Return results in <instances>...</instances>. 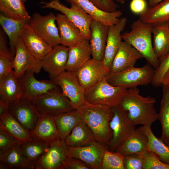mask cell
Returning a JSON list of instances; mask_svg holds the SVG:
<instances>
[{
  "instance_id": "cell-45",
  "label": "cell",
  "mask_w": 169,
  "mask_h": 169,
  "mask_svg": "<svg viewBox=\"0 0 169 169\" xmlns=\"http://www.w3.org/2000/svg\"><path fill=\"white\" fill-rule=\"evenodd\" d=\"M96 7L103 11L112 12L116 11L119 6L112 0H89Z\"/></svg>"
},
{
  "instance_id": "cell-50",
  "label": "cell",
  "mask_w": 169,
  "mask_h": 169,
  "mask_svg": "<svg viewBox=\"0 0 169 169\" xmlns=\"http://www.w3.org/2000/svg\"><path fill=\"white\" fill-rule=\"evenodd\" d=\"M164 0H148L149 7H152Z\"/></svg>"
},
{
  "instance_id": "cell-13",
  "label": "cell",
  "mask_w": 169,
  "mask_h": 169,
  "mask_svg": "<svg viewBox=\"0 0 169 169\" xmlns=\"http://www.w3.org/2000/svg\"><path fill=\"white\" fill-rule=\"evenodd\" d=\"M68 146L59 137L49 143L48 151L34 162V169H64Z\"/></svg>"
},
{
  "instance_id": "cell-18",
  "label": "cell",
  "mask_w": 169,
  "mask_h": 169,
  "mask_svg": "<svg viewBox=\"0 0 169 169\" xmlns=\"http://www.w3.org/2000/svg\"><path fill=\"white\" fill-rule=\"evenodd\" d=\"M127 19L120 18L116 24L109 26L106 46L103 62L109 70L122 41V32L125 29ZM110 71V70H109Z\"/></svg>"
},
{
  "instance_id": "cell-48",
  "label": "cell",
  "mask_w": 169,
  "mask_h": 169,
  "mask_svg": "<svg viewBox=\"0 0 169 169\" xmlns=\"http://www.w3.org/2000/svg\"><path fill=\"white\" fill-rule=\"evenodd\" d=\"M9 105L7 103L0 101V118L9 113Z\"/></svg>"
},
{
  "instance_id": "cell-35",
  "label": "cell",
  "mask_w": 169,
  "mask_h": 169,
  "mask_svg": "<svg viewBox=\"0 0 169 169\" xmlns=\"http://www.w3.org/2000/svg\"><path fill=\"white\" fill-rule=\"evenodd\" d=\"M0 11L13 19L29 21L31 18L22 0H0Z\"/></svg>"
},
{
  "instance_id": "cell-36",
  "label": "cell",
  "mask_w": 169,
  "mask_h": 169,
  "mask_svg": "<svg viewBox=\"0 0 169 169\" xmlns=\"http://www.w3.org/2000/svg\"><path fill=\"white\" fill-rule=\"evenodd\" d=\"M162 95L161 100L158 120L161 122V134L160 138L169 146V84H162Z\"/></svg>"
},
{
  "instance_id": "cell-26",
  "label": "cell",
  "mask_w": 169,
  "mask_h": 169,
  "mask_svg": "<svg viewBox=\"0 0 169 169\" xmlns=\"http://www.w3.org/2000/svg\"><path fill=\"white\" fill-rule=\"evenodd\" d=\"M148 143L146 136L138 128L132 132L115 151L124 156L142 153L148 150Z\"/></svg>"
},
{
  "instance_id": "cell-47",
  "label": "cell",
  "mask_w": 169,
  "mask_h": 169,
  "mask_svg": "<svg viewBox=\"0 0 169 169\" xmlns=\"http://www.w3.org/2000/svg\"><path fill=\"white\" fill-rule=\"evenodd\" d=\"M130 8L132 13L139 15L145 12L148 7L146 0H132Z\"/></svg>"
},
{
  "instance_id": "cell-28",
  "label": "cell",
  "mask_w": 169,
  "mask_h": 169,
  "mask_svg": "<svg viewBox=\"0 0 169 169\" xmlns=\"http://www.w3.org/2000/svg\"><path fill=\"white\" fill-rule=\"evenodd\" d=\"M81 8L90 15L94 20L100 21L108 26L117 23L122 15L119 10L112 12L103 11L96 7L89 0H75Z\"/></svg>"
},
{
  "instance_id": "cell-19",
  "label": "cell",
  "mask_w": 169,
  "mask_h": 169,
  "mask_svg": "<svg viewBox=\"0 0 169 169\" xmlns=\"http://www.w3.org/2000/svg\"><path fill=\"white\" fill-rule=\"evenodd\" d=\"M109 26L95 20L90 24V44L92 58L102 61L104 56Z\"/></svg>"
},
{
  "instance_id": "cell-37",
  "label": "cell",
  "mask_w": 169,
  "mask_h": 169,
  "mask_svg": "<svg viewBox=\"0 0 169 169\" xmlns=\"http://www.w3.org/2000/svg\"><path fill=\"white\" fill-rule=\"evenodd\" d=\"M139 128L148 138V150L155 153L161 161L169 164V146L161 138H158L154 135L151 127L142 125Z\"/></svg>"
},
{
  "instance_id": "cell-41",
  "label": "cell",
  "mask_w": 169,
  "mask_h": 169,
  "mask_svg": "<svg viewBox=\"0 0 169 169\" xmlns=\"http://www.w3.org/2000/svg\"><path fill=\"white\" fill-rule=\"evenodd\" d=\"M159 60V66L155 69L154 75L151 83L153 87L156 88L161 86L163 77L169 68V53Z\"/></svg>"
},
{
  "instance_id": "cell-21",
  "label": "cell",
  "mask_w": 169,
  "mask_h": 169,
  "mask_svg": "<svg viewBox=\"0 0 169 169\" xmlns=\"http://www.w3.org/2000/svg\"><path fill=\"white\" fill-rule=\"evenodd\" d=\"M143 58L136 49L127 42L121 43L110 69V72H116L134 66L137 61Z\"/></svg>"
},
{
  "instance_id": "cell-43",
  "label": "cell",
  "mask_w": 169,
  "mask_h": 169,
  "mask_svg": "<svg viewBox=\"0 0 169 169\" xmlns=\"http://www.w3.org/2000/svg\"><path fill=\"white\" fill-rule=\"evenodd\" d=\"M13 59L10 51H0V78L12 70Z\"/></svg>"
},
{
  "instance_id": "cell-49",
  "label": "cell",
  "mask_w": 169,
  "mask_h": 169,
  "mask_svg": "<svg viewBox=\"0 0 169 169\" xmlns=\"http://www.w3.org/2000/svg\"><path fill=\"white\" fill-rule=\"evenodd\" d=\"M162 84H169V68L163 77L162 82Z\"/></svg>"
},
{
  "instance_id": "cell-31",
  "label": "cell",
  "mask_w": 169,
  "mask_h": 169,
  "mask_svg": "<svg viewBox=\"0 0 169 169\" xmlns=\"http://www.w3.org/2000/svg\"><path fill=\"white\" fill-rule=\"evenodd\" d=\"M153 47L160 59L169 53V26L168 22L153 25Z\"/></svg>"
},
{
  "instance_id": "cell-2",
  "label": "cell",
  "mask_w": 169,
  "mask_h": 169,
  "mask_svg": "<svg viewBox=\"0 0 169 169\" xmlns=\"http://www.w3.org/2000/svg\"><path fill=\"white\" fill-rule=\"evenodd\" d=\"M76 109L82 120L92 130L95 140L108 146L112 137L109 125L112 116L111 107L85 101Z\"/></svg>"
},
{
  "instance_id": "cell-14",
  "label": "cell",
  "mask_w": 169,
  "mask_h": 169,
  "mask_svg": "<svg viewBox=\"0 0 169 169\" xmlns=\"http://www.w3.org/2000/svg\"><path fill=\"white\" fill-rule=\"evenodd\" d=\"M82 87L86 90L106 77L110 72L103 61L90 59L74 72Z\"/></svg>"
},
{
  "instance_id": "cell-23",
  "label": "cell",
  "mask_w": 169,
  "mask_h": 169,
  "mask_svg": "<svg viewBox=\"0 0 169 169\" xmlns=\"http://www.w3.org/2000/svg\"><path fill=\"white\" fill-rule=\"evenodd\" d=\"M20 144L3 151H0V169H34V164L28 161L21 151Z\"/></svg>"
},
{
  "instance_id": "cell-12",
  "label": "cell",
  "mask_w": 169,
  "mask_h": 169,
  "mask_svg": "<svg viewBox=\"0 0 169 169\" xmlns=\"http://www.w3.org/2000/svg\"><path fill=\"white\" fill-rule=\"evenodd\" d=\"M108 146L96 141L86 146L68 147L67 156L78 158L90 169H101L103 155Z\"/></svg>"
},
{
  "instance_id": "cell-10",
  "label": "cell",
  "mask_w": 169,
  "mask_h": 169,
  "mask_svg": "<svg viewBox=\"0 0 169 169\" xmlns=\"http://www.w3.org/2000/svg\"><path fill=\"white\" fill-rule=\"evenodd\" d=\"M34 73L31 71L27 70L18 79L21 98L31 102L45 93L58 89L59 86L53 80H38Z\"/></svg>"
},
{
  "instance_id": "cell-6",
  "label": "cell",
  "mask_w": 169,
  "mask_h": 169,
  "mask_svg": "<svg viewBox=\"0 0 169 169\" xmlns=\"http://www.w3.org/2000/svg\"><path fill=\"white\" fill-rule=\"evenodd\" d=\"M31 103L40 115L54 118L75 109L69 99L58 89L42 95Z\"/></svg>"
},
{
  "instance_id": "cell-8",
  "label": "cell",
  "mask_w": 169,
  "mask_h": 169,
  "mask_svg": "<svg viewBox=\"0 0 169 169\" xmlns=\"http://www.w3.org/2000/svg\"><path fill=\"white\" fill-rule=\"evenodd\" d=\"M111 119L109 122L112 137L108 146V150L115 151L136 129L127 112L120 105L111 107Z\"/></svg>"
},
{
  "instance_id": "cell-1",
  "label": "cell",
  "mask_w": 169,
  "mask_h": 169,
  "mask_svg": "<svg viewBox=\"0 0 169 169\" xmlns=\"http://www.w3.org/2000/svg\"><path fill=\"white\" fill-rule=\"evenodd\" d=\"M156 102L154 97L141 96L139 89L136 87L127 89L120 105L134 125L151 127L158 120V113L154 107Z\"/></svg>"
},
{
  "instance_id": "cell-22",
  "label": "cell",
  "mask_w": 169,
  "mask_h": 169,
  "mask_svg": "<svg viewBox=\"0 0 169 169\" xmlns=\"http://www.w3.org/2000/svg\"><path fill=\"white\" fill-rule=\"evenodd\" d=\"M56 21L62 45L69 47L78 44L86 38L79 28L62 13L56 14Z\"/></svg>"
},
{
  "instance_id": "cell-27",
  "label": "cell",
  "mask_w": 169,
  "mask_h": 169,
  "mask_svg": "<svg viewBox=\"0 0 169 169\" xmlns=\"http://www.w3.org/2000/svg\"><path fill=\"white\" fill-rule=\"evenodd\" d=\"M31 135L33 138L49 144L59 137L54 118L41 116Z\"/></svg>"
},
{
  "instance_id": "cell-34",
  "label": "cell",
  "mask_w": 169,
  "mask_h": 169,
  "mask_svg": "<svg viewBox=\"0 0 169 169\" xmlns=\"http://www.w3.org/2000/svg\"><path fill=\"white\" fill-rule=\"evenodd\" d=\"M0 129L9 133L20 144L33 138L31 134L24 128L9 113L0 118Z\"/></svg>"
},
{
  "instance_id": "cell-30",
  "label": "cell",
  "mask_w": 169,
  "mask_h": 169,
  "mask_svg": "<svg viewBox=\"0 0 169 169\" xmlns=\"http://www.w3.org/2000/svg\"><path fill=\"white\" fill-rule=\"evenodd\" d=\"M28 23V21L8 18L2 13L0 14V25L8 38L10 52L13 58L15 54L16 44L20 37L21 31L23 27Z\"/></svg>"
},
{
  "instance_id": "cell-15",
  "label": "cell",
  "mask_w": 169,
  "mask_h": 169,
  "mask_svg": "<svg viewBox=\"0 0 169 169\" xmlns=\"http://www.w3.org/2000/svg\"><path fill=\"white\" fill-rule=\"evenodd\" d=\"M9 105V113L31 134L41 116L31 102L21 98Z\"/></svg>"
},
{
  "instance_id": "cell-40",
  "label": "cell",
  "mask_w": 169,
  "mask_h": 169,
  "mask_svg": "<svg viewBox=\"0 0 169 169\" xmlns=\"http://www.w3.org/2000/svg\"><path fill=\"white\" fill-rule=\"evenodd\" d=\"M141 154L144 160L143 169H169V164L161 161L155 153L147 150Z\"/></svg>"
},
{
  "instance_id": "cell-33",
  "label": "cell",
  "mask_w": 169,
  "mask_h": 169,
  "mask_svg": "<svg viewBox=\"0 0 169 169\" xmlns=\"http://www.w3.org/2000/svg\"><path fill=\"white\" fill-rule=\"evenodd\" d=\"M54 118L59 136L64 140L74 128L82 120L80 114L76 109L62 114Z\"/></svg>"
},
{
  "instance_id": "cell-16",
  "label": "cell",
  "mask_w": 169,
  "mask_h": 169,
  "mask_svg": "<svg viewBox=\"0 0 169 169\" xmlns=\"http://www.w3.org/2000/svg\"><path fill=\"white\" fill-rule=\"evenodd\" d=\"M13 69L14 74L18 79L27 70L38 73L42 69L41 61L30 53L20 37L16 45L15 54L13 59Z\"/></svg>"
},
{
  "instance_id": "cell-5",
  "label": "cell",
  "mask_w": 169,
  "mask_h": 169,
  "mask_svg": "<svg viewBox=\"0 0 169 169\" xmlns=\"http://www.w3.org/2000/svg\"><path fill=\"white\" fill-rule=\"evenodd\" d=\"M127 89L109 84L106 77L85 90V101L92 104L112 107L120 104Z\"/></svg>"
},
{
  "instance_id": "cell-24",
  "label": "cell",
  "mask_w": 169,
  "mask_h": 169,
  "mask_svg": "<svg viewBox=\"0 0 169 169\" xmlns=\"http://www.w3.org/2000/svg\"><path fill=\"white\" fill-rule=\"evenodd\" d=\"M21 97L18 79L12 70L0 78V101L9 105L18 100Z\"/></svg>"
},
{
  "instance_id": "cell-3",
  "label": "cell",
  "mask_w": 169,
  "mask_h": 169,
  "mask_svg": "<svg viewBox=\"0 0 169 169\" xmlns=\"http://www.w3.org/2000/svg\"><path fill=\"white\" fill-rule=\"evenodd\" d=\"M153 25L140 19L134 21L131 30L122 34V39L128 43L142 55L147 63L155 69L158 67L159 60L154 52L152 35Z\"/></svg>"
},
{
  "instance_id": "cell-29",
  "label": "cell",
  "mask_w": 169,
  "mask_h": 169,
  "mask_svg": "<svg viewBox=\"0 0 169 169\" xmlns=\"http://www.w3.org/2000/svg\"><path fill=\"white\" fill-rule=\"evenodd\" d=\"M95 140L88 125L83 120L79 122L65 139L68 147H79L89 145Z\"/></svg>"
},
{
  "instance_id": "cell-44",
  "label": "cell",
  "mask_w": 169,
  "mask_h": 169,
  "mask_svg": "<svg viewBox=\"0 0 169 169\" xmlns=\"http://www.w3.org/2000/svg\"><path fill=\"white\" fill-rule=\"evenodd\" d=\"M20 144L19 142L7 131L0 129V151H3Z\"/></svg>"
},
{
  "instance_id": "cell-17",
  "label": "cell",
  "mask_w": 169,
  "mask_h": 169,
  "mask_svg": "<svg viewBox=\"0 0 169 169\" xmlns=\"http://www.w3.org/2000/svg\"><path fill=\"white\" fill-rule=\"evenodd\" d=\"M69 48L63 45L53 48L41 61L42 69L53 80L66 71Z\"/></svg>"
},
{
  "instance_id": "cell-20",
  "label": "cell",
  "mask_w": 169,
  "mask_h": 169,
  "mask_svg": "<svg viewBox=\"0 0 169 169\" xmlns=\"http://www.w3.org/2000/svg\"><path fill=\"white\" fill-rule=\"evenodd\" d=\"M28 23L22 29L20 37L30 53L41 61L53 47L39 36Z\"/></svg>"
},
{
  "instance_id": "cell-39",
  "label": "cell",
  "mask_w": 169,
  "mask_h": 169,
  "mask_svg": "<svg viewBox=\"0 0 169 169\" xmlns=\"http://www.w3.org/2000/svg\"><path fill=\"white\" fill-rule=\"evenodd\" d=\"M124 160L121 153L107 150L103 155L101 169H125Z\"/></svg>"
},
{
  "instance_id": "cell-9",
  "label": "cell",
  "mask_w": 169,
  "mask_h": 169,
  "mask_svg": "<svg viewBox=\"0 0 169 169\" xmlns=\"http://www.w3.org/2000/svg\"><path fill=\"white\" fill-rule=\"evenodd\" d=\"M55 21L56 16L53 13L45 16L35 13L31 17L28 24L39 36L54 47L61 44L59 32Z\"/></svg>"
},
{
  "instance_id": "cell-46",
  "label": "cell",
  "mask_w": 169,
  "mask_h": 169,
  "mask_svg": "<svg viewBox=\"0 0 169 169\" xmlns=\"http://www.w3.org/2000/svg\"><path fill=\"white\" fill-rule=\"evenodd\" d=\"M63 165L64 169H90L83 161L74 157L67 156Z\"/></svg>"
},
{
  "instance_id": "cell-53",
  "label": "cell",
  "mask_w": 169,
  "mask_h": 169,
  "mask_svg": "<svg viewBox=\"0 0 169 169\" xmlns=\"http://www.w3.org/2000/svg\"><path fill=\"white\" fill-rule=\"evenodd\" d=\"M168 24H169V21H168Z\"/></svg>"
},
{
  "instance_id": "cell-11",
  "label": "cell",
  "mask_w": 169,
  "mask_h": 169,
  "mask_svg": "<svg viewBox=\"0 0 169 169\" xmlns=\"http://www.w3.org/2000/svg\"><path fill=\"white\" fill-rule=\"evenodd\" d=\"M53 80L60 87L75 109L85 102L86 90L80 84L74 72L66 70Z\"/></svg>"
},
{
  "instance_id": "cell-52",
  "label": "cell",
  "mask_w": 169,
  "mask_h": 169,
  "mask_svg": "<svg viewBox=\"0 0 169 169\" xmlns=\"http://www.w3.org/2000/svg\"><path fill=\"white\" fill-rule=\"evenodd\" d=\"M27 0H22V1L23 3H24Z\"/></svg>"
},
{
  "instance_id": "cell-51",
  "label": "cell",
  "mask_w": 169,
  "mask_h": 169,
  "mask_svg": "<svg viewBox=\"0 0 169 169\" xmlns=\"http://www.w3.org/2000/svg\"><path fill=\"white\" fill-rule=\"evenodd\" d=\"M114 2H116L121 3H124L126 0H112Z\"/></svg>"
},
{
  "instance_id": "cell-42",
  "label": "cell",
  "mask_w": 169,
  "mask_h": 169,
  "mask_svg": "<svg viewBox=\"0 0 169 169\" xmlns=\"http://www.w3.org/2000/svg\"><path fill=\"white\" fill-rule=\"evenodd\" d=\"M124 161L125 169H143L144 160L141 154L124 156Z\"/></svg>"
},
{
  "instance_id": "cell-38",
  "label": "cell",
  "mask_w": 169,
  "mask_h": 169,
  "mask_svg": "<svg viewBox=\"0 0 169 169\" xmlns=\"http://www.w3.org/2000/svg\"><path fill=\"white\" fill-rule=\"evenodd\" d=\"M49 144L33 138L20 144L22 152L25 158L33 163L49 149Z\"/></svg>"
},
{
  "instance_id": "cell-4",
  "label": "cell",
  "mask_w": 169,
  "mask_h": 169,
  "mask_svg": "<svg viewBox=\"0 0 169 169\" xmlns=\"http://www.w3.org/2000/svg\"><path fill=\"white\" fill-rule=\"evenodd\" d=\"M154 72V69L147 63L141 67L134 66L118 72H109L106 79L113 86H123L128 89L147 85L151 83Z\"/></svg>"
},
{
  "instance_id": "cell-25",
  "label": "cell",
  "mask_w": 169,
  "mask_h": 169,
  "mask_svg": "<svg viewBox=\"0 0 169 169\" xmlns=\"http://www.w3.org/2000/svg\"><path fill=\"white\" fill-rule=\"evenodd\" d=\"M69 48L66 70L75 72L90 59L91 52L89 39L85 38L78 44Z\"/></svg>"
},
{
  "instance_id": "cell-7",
  "label": "cell",
  "mask_w": 169,
  "mask_h": 169,
  "mask_svg": "<svg viewBox=\"0 0 169 169\" xmlns=\"http://www.w3.org/2000/svg\"><path fill=\"white\" fill-rule=\"evenodd\" d=\"M70 5L68 8L62 3L59 0L42 1L40 3L43 8H49L60 12L80 30L85 38L90 39V25L93 20L92 17L85 12L75 0H66Z\"/></svg>"
},
{
  "instance_id": "cell-32",
  "label": "cell",
  "mask_w": 169,
  "mask_h": 169,
  "mask_svg": "<svg viewBox=\"0 0 169 169\" xmlns=\"http://www.w3.org/2000/svg\"><path fill=\"white\" fill-rule=\"evenodd\" d=\"M139 19L154 25L168 22L169 0H164L153 6L148 7L139 15Z\"/></svg>"
}]
</instances>
